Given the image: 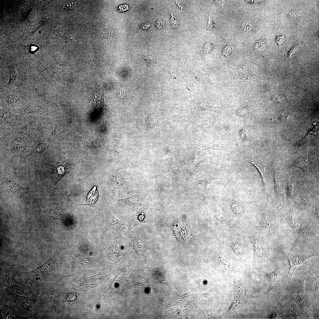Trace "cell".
Returning a JSON list of instances; mask_svg holds the SVG:
<instances>
[{"label":"cell","mask_w":319,"mask_h":319,"mask_svg":"<svg viewBox=\"0 0 319 319\" xmlns=\"http://www.w3.org/2000/svg\"><path fill=\"white\" fill-rule=\"evenodd\" d=\"M216 3L222 7H223L224 5L225 2V1H216Z\"/></svg>","instance_id":"f35d334b"},{"label":"cell","mask_w":319,"mask_h":319,"mask_svg":"<svg viewBox=\"0 0 319 319\" xmlns=\"http://www.w3.org/2000/svg\"><path fill=\"white\" fill-rule=\"evenodd\" d=\"M0 189L4 196L13 197L27 191L28 188L22 187L14 179L5 176L2 178Z\"/></svg>","instance_id":"ba28073f"},{"label":"cell","mask_w":319,"mask_h":319,"mask_svg":"<svg viewBox=\"0 0 319 319\" xmlns=\"http://www.w3.org/2000/svg\"><path fill=\"white\" fill-rule=\"evenodd\" d=\"M221 176L218 174L207 172L198 178H195V185L196 186L200 185H203L206 191L208 184L215 179H220Z\"/></svg>","instance_id":"d6986e66"},{"label":"cell","mask_w":319,"mask_h":319,"mask_svg":"<svg viewBox=\"0 0 319 319\" xmlns=\"http://www.w3.org/2000/svg\"><path fill=\"white\" fill-rule=\"evenodd\" d=\"M105 223L103 227L105 231L113 230L117 232H124L126 230V224L123 221L120 220L116 218L109 211L105 209L104 211Z\"/></svg>","instance_id":"5bb4252c"},{"label":"cell","mask_w":319,"mask_h":319,"mask_svg":"<svg viewBox=\"0 0 319 319\" xmlns=\"http://www.w3.org/2000/svg\"><path fill=\"white\" fill-rule=\"evenodd\" d=\"M209 163L206 158L201 160L192 169L189 176V180H192L194 176L197 173L205 170L209 166Z\"/></svg>","instance_id":"7402d4cb"},{"label":"cell","mask_w":319,"mask_h":319,"mask_svg":"<svg viewBox=\"0 0 319 319\" xmlns=\"http://www.w3.org/2000/svg\"><path fill=\"white\" fill-rule=\"evenodd\" d=\"M98 197L99 194L97 187L95 185L88 193L86 202L82 205L89 206L94 208Z\"/></svg>","instance_id":"cb8c5ba5"},{"label":"cell","mask_w":319,"mask_h":319,"mask_svg":"<svg viewBox=\"0 0 319 319\" xmlns=\"http://www.w3.org/2000/svg\"><path fill=\"white\" fill-rule=\"evenodd\" d=\"M245 160L255 166L259 171L262 178L265 187L266 193H269L264 178V170L266 164V161H258L252 156H245L244 157Z\"/></svg>","instance_id":"ac0fdd59"},{"label":"cell","mask_w":319,"mask_h":319,"mask_svg":"<svg viewBox=\"0 0 319 319\" xmlns=\"http://www.w3.org/2000/svg\"><path fill=\"white\" fill-rule=\"evenodd\" d=\"M170 74L174 78H176V74L175 72L172 71L170 72Z\"/></svg>","instance_id":"ab89813d"},{"label":"cell","mask_w":319,"mask_h":319,"mask_svg":"<svg viewBox=\"0 0 319 319\" xmlns=\"http://www.w3.org/2000/svg\"><path fill=\"white\" fill-rule=\"evenodd\" d=\"M183 162L178 150L174 151L170 161L169 169L172 178H178L180 174Z\"/></svg>","instance_id":"e0dca14e"},{"label":"cell","mask_w":319,"mask_h":319,"mask_svg":"<svg viewBox=\"0 0 319 319\" xmlns=\"http://www.w3.org/2000/svg\"><path fill=\"white\" fill-rule=\"evenodd\" d=\"M285 222L287 224L291 229L294 230L297 229L298 226L297 220L291 209L287 213Z\"/></svg>","instance_id":"f1b7e54d"},{"label":"cell","mask_w":319,"mask_h":319,"mask_svg":"<svg viewBox=\"0 0 319 319\" xmlns=\"http://www.w3.org/2000/svg\"><path fill=\"white\" fill-rule=\"evenodd\" d=\"M31 287H30L13 277L6 274L1 273V290H17L23 293L27 292L32 294Z\"/></svg>","instance_id":"8fae6325"},{"label":"cell","mask_w":319,"mask_h":319,"mask_svg":"<svg viewBox=\"0 0 319 319\" xmlns=\"http://www.w3.org/2000/svg\"><path fill=\"white\" fill-rule=\"evenodd\" d=\"M9 300L15 305V308L20 317H25L32 319H40L36 307V300L38 292L30 297L17 295L11 290H4Z\"/></svg>","instance_id":"6da1fadb"},{"label":"cell","mask_w":319,"mask_h":319,"mask_svg":"<svg viewBox=\"0 0 319 319\" xmlns=\"http://www.w3.org/2000/svg\"><path fill=\"white\" fill-rule=\"evenodd\" d=\"M0 317L1 319H16L21 318L16 308L0 304Z\"/></svg>","instance_id":"44dd1931"},{"label":"cell","mask_w":319,"mask_h":319,"mask_svg":"<svg viewBox=\"0 0 319 319\" xmlns=\"http://www.w3.org/2000/svg\"><path fill=\"white\" fill-rule=\"evenodd\" d=\"M232 50V48L229 45H227L223 49L222 53L225 56L228 55L231 53Z\"/></svg>","instance_id":"d590c367"},{"label":"cell","mask_w":319,"mask_h":319,"mask_svg":"<svg viewBox=\"0 0 319 319\" xmlns=\"http://www.w3.org/2000/svg\"><path fill=\"white\" fill-rule=\"evenodd\" d=\"M228 204L235 216L242 219H245L248 217L247 209L244 203L236 197L232 196L229 199Z\"/></svg>","instance_id":"9a60e30c"},{"label":"cell","mask_w":319,"mask_h":319,"mask_svg":"<svg viewBox=\"0 0 319 319\" xmlns=\"http://www.w3.org/2000/svg\"><path fill=\"white\" fill-rule=\"evenodd\" d=\"M307 153L303 152L299 155L292 163V165L300 167L305 172H308V168L307 163Z\"/></svg>","instance_id":"d4e9b609"},{"label":"cell","mask_w":319,"mask_h":319,"mask_svg":"<svg viewBox=\"0 0 319 319\" xmlns=\"http://www.w3.org/2000/svg\"><path fill=\"white\" fill-rule=\"evenodd\" d=\"M248 237L253 245L254 259L260 262L268 260L271 253L268 243L263 238L255 235L250 234Z\"/></svg>","instance_id":"277c9868"},{"label":"cell","mask_w":319,"mask_h":319,"mask_svg":"<svg viewBox=\"0 0 319 319\" xmlns=\"http://www.w3.org/2000/svg\"><path fill=\"white\" fill-rule=\"evenodd\" d=\"M143 57L146 61L150 63L154 64L156 63L155 58L152 56L144 54L143 55Z\"/></svg>","instance_id":"836d02e7"},{"label":"cell","mask_w":319,"mask_h":319,"mask_svg":"<svg viewBox=\"0 0 319 319\" xmlns=\"http://www.w3.org/2000/svg\"><path fill=\"white\" fill-rule=\"evenodd\" d=\"M308 273L303 271L301 274L299 280L294 288L293 294L300 308L305 312L307 309V303L304 291V284Z\"/></svg>","instance_id":"7c38bea8"},{"label":"cell","mask_w":319,"mask_h":319,"mask_svg":"<svg viewBox=\"0 0 319 319\" xmlns=\"http://www.w3.org/2000/svg\"><path fill=\"white\" fill-rule=\"evenodd\" d=\"M153 271L152 272H151L152 273L151 275H152V276L153 279L155 281L158 277H159L157 283H162L170 287L169 283L165 278L162 273L158 271H156L155 270Z\"/></svg>","instance_id":"4dcf8cb0"},{"label":"cell","mask_w":319,"mask_h":319,"mask_svg":"<svg viewBox=\"0 0 319 319\" xmlns=\"http://www.w3.org/2000/svg\"><path fill=\"white\" fill-rule=\"evenodd\" d=\"M316 283L315 291L313 294V310L315 318H319V283L314 276Z\"/></svg>","instance_id":"4316f807"},{"label":"cell","mask_w":319,"mask_h":319,"mask_svg":"<svg viewBox=\"0 0 319 319\" xmlns=\"http://www.w3.org/2000/svg\"><path fill=\"white\" fill-rule=\"evenodd\" d=\"M286 37L284 36H277L276 37V42L278 45L281 44L284 41Z\"/></svg>","instance_id":"8d00e7d4"},{"label":"cell","mask_w":319,"mask_h":319,"mask_svg":"<svg viewBox=\"0 0 319 319\" xmlns=\"http://www.w3.org/2000/svg\"><path fill=\"white\" fill-rule=\"evenodd\" d=\"M265 201L264 211L256 229L265 233H273L275 231L277 226L274 219V209L271 204L270 200L266 199Z\"/></svg>","instance_id":"8992f818"},{"label":"cell","mask_w":319,"mask_h":319,"mask_svg":"<svg viewBox=\"0 0 319 319\" xmlns=\"http://www.w3.org/2000/svg\"><path fill=\"white\" fill-rule=\"evenodd\" d=\"M239 75L240 77L244 80H257L259 78V76L251 71L250 70L248 67L241 68L239 70Z\"/></svg>","instance_id":"484cf974"},{"label":"cell","mask_w":319,"mask_h":319,"mask_svg":"<svg viewBox=\"0 0 319 319\" xmlns=\"http://www.w3.org/2000/svg\"><path fill=\"white\" fill-rule=\"evenodd\" d=\"M230 247L234 253L238 255L241 253L244 250V246L242 241L237 237L232 238L230 242Z\"/></svg>","instance_id":"83f0119b"},{"label":"cell","mask_w":319,"mask_h":319,"mask_svg":"<svg viewBox=\"0 0 319 319\" xmlns=\"http://www.w3.org/2000/svg\"><path fill=\"white\" fill-rule=\"evenodd\" d=\"M296 230L298 235L302 237H316L317 236L316 233L313 230L304 224L298 225Z\"/></svg>","instance_id":"603a6c76"},{"label":"cell","mask_w":319,"mask_h":319,"mask_svg":"<svg viewBox=\"0 0 319 319\" xmlns=\"http://www.w3.org/2000/svg\"><path fill=\"white\" fill-rule=\"evenodd\" d=\"M151 217L148 206L144 204L136 213L123 220L130 231L133 228L141 224L149 223Z\"/></svg>","instance_id":"9c48e42d"},{"label":"cell","mask_w":319,"mask_h":319,"mask_svg":"<svg viewBox=\"0 0 319 319\" xmlns=\"http://www.w3.org/2000/svg\"><path fill=\"white\" fill-rule=\"evenodd\" d=\"M184 144L188 148L190 152L188 161V165L191 164L194 159L203 152L213 149H219L228 151L225 145L214 144L207 142H201L199 143H193L181 139Z\"/></svg>","instance_id":"5b68a950"},{"label":"cell","mask_w":319,"mask_h":319,"mask_svg":"<svg viewBox=\"0 0 319 319\" xmlns=\"http://www.w3.org/2000/svg\"><path fill=\"white\" fill-rule=\"evenodd\" d=\"M209 197L220 228L223 230L226 226V218L222 210L217 187L212 188L209 192Z\"/></svg>","instance_id":"30bf717a"},{"label":"cell","mask_w":319,"mask_h":319,"mask_svg":"<svg viewBox=\"0 0 319 319\" xmlns=\"http://www.w3.org/2000/svg\"><path fill=\"white\" fill-rule=\"evenodd\" d=\"M123 234L130 240L133 244L135 251L140 258L146 261L148 251L144 231L141 229H136Z\"/></svg>","instance_id":"7a4b0ae2"},{"label":"cell","mask_w":319,"mask_h":319,"mask_svg":"<svg viewBox=\"0 0 319 319\" xmlns=\"http://www.w3.org/2000/svg\"><path fill=\"white\" fill-rule=\"evenodd\" d=\"M284 253L289 262L290 268L287 276L290 279L291 278L295 270L299 266L310 258L318 256V253L310 255L293 254L288 253L284 251Z\"/></svg>","instance_id":"4fadbf2b"},{"label":"cell","mask_w":319,"mask_h":319,"mask_svg":"<svg viewBox=\"0 0 319 319\" xmlns=\"http://www.w3.org/2000/svg\"><path fill=\"white\" fill-rule=\"evenodd\" d=\"M213 43H206L204 46V52L208 53L210 51L212 48Z\"/></svg>","instance_id":"e575fe53"},{"label":"cell","mask_w":319,"mask_h":319,"mask_svg":"<svg viewBox=\"0 0 319 319\" xmlns=\"http://www.w3.org/2000/svg\"><path fill=\"white\" fill-rule=\"evenodd\" d=\"M149 193L148 191L135 194L130 197L118 200V206L121 208H130L138 205L143 201Z\"/></svg>","instance_id":"2e32d148"},{"label":"cell","mask_w":319,"mask_h":319,"mask_svg":"<svg viewBox=\"0 0 319 319\" xmlns=\"http://www.w3.org/2000/svg\"><path fill=\"white\" fill-rule=\"evenodd\" d=\"M281 267L277 264L274 271L271 272L268 276L271 286L268 292L270 293L276 288L280 281Z\"/></svg>","instance_id":"ffe728a7"},{"label":"cell","mask_w":319,"mask_h":319,"mask_svg":"<svg viewBox=\"0 0 319 319\" xmlns=\"http://www.w3.org/2000/svg\"><path fill=\"white\" fill-rule=\"evenodd\" d=\"M76 5L77 3L74 1H69L65 3L64 6L66 9H71L75 8Z\"/></svg>","instance_id":"1f68e13d"},{"label":"cell","mask_w":319,"mask_h":319,"mask_svg":"<svg viewBox=\"0 0 319 319\" xmlns=\"http://www.w3.org/2000/svg\"><path fill=\"white\" fill-rule=\"evenodd\" d=\"M111 182L115 187L124 186L127 185L126 182L122 176L117 173H115L112 175Z\"/></svg>","instance_id":"f546056e"},{"label":"cell","mask_w":319,"mask_h":319,"mask_svg":"<svg viewBox=\"0 0 319 319\" xmlns=\"http://www.w3.org/2000/svg\"><path fill=\"white\" fill-rule=\"evenodd\" d=\"M16 273L19 278L29 282L31 287L32 284L37 287L42 286L51 279V275L45 273L38 268L30 272H17Z\"/></svg>","instance_id":"52a82bcc"},{"label":"cell","mask_w":319,"mask_h":319,"mask_svg":"<svg viewBox=\"0 0 319 319\" xmlns=\"http://www.w3.org/2000/svg\"><path fill=\"white\" fill-rule=\"evenodd\" d=\"M70 160L57 163L54 166L45 169L43 172L44 176L49 182L54 185L65 175L69 173L71 167Z\"/></svg>","instance_id":"3957f363"},{"label":"cell","mask_w":319,"mask_h":319,"mask_svg":"<svg viewBox=\"0 0 319 319\" xmlns=\"http://www.w3.org/2000/svg\"><path fill=\"white\" fill-rule=\"evenodd\" d=\"M297 46L296 45L292 47L290 50L285 55V58L287 60V62L289 64L290 62V57L292 53L297 48Z\"/></svg>","instance_id":"d6a6232c"},{"label":"cell","mask_w":319,"mask_h":319,"mask_svg":"<svg viewBox=\"0 0 319 319\" xmlns=\"http://www.w3.org/2000/svg\"><path fill=\"white\" fill-rule=\"evenodd\" d=\"M213 23V21L211 20L210 19V16L209 18L208 23V29H212L213 28V27H214Z\"/></svg>","instance_id":"74e56055"}]
</instances>
